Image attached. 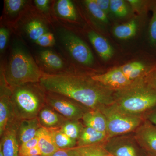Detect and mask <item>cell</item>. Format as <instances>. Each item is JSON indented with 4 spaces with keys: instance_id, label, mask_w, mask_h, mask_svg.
<instances>
[{
    "instance_id": "cell-28",
    "label": "cell",
    "mask_w": 156,
    "mask_h": 156,
    "mask_svg": "<svg viewBox=\"0 0 156 156\" xmlns=\"http://www.w3.org/2000/svg\"><path fill=\"white\" fill-rule=\"evenodd\" d=\"M110 11L119 17H126L128 14L126 2L123 0H110Z\"/></svg>"
},
{
    "instance_id": "cell-42",
    "label": "cell",
    "mask_w": 156,
    "mask_h": 156,
    "mask_svg": "<svg viewBox=\"0 0 156 156\" xmlns=\"http://www.w3.org/2000/svg\"><path fill=\"white\" fill-rule=\"evenodd\" d=\"M44 156L42 155H36V156Z\"/></svg>"
},
{
    "instance_id": "cell-7",
    "label": "cell",
    "mask_w": 156,
    "mask_h": 156,
    "mask_svg": "<svg viewBox=\"0 0 156 156\" xmlns=\"http://www.w3.org/2000/svg\"><path fill=\"white\" fill-rule=\"evenodd\" d=\"M104 147L112 156H147L135 137L125 135L108 138Z\"/></svg>"
},
{
    "instance_id": "cell-27",
    "label": "cell",
    "mask_w": 156,
    "mask_h": 156,
    "mask_svg": "<svg viewBox=\"0 0 156 156\" xmlns=\"http://www.w3.org/2000/svg\"><path fill=\"white\" fill-rule=\"evenodd\" d=\"M84 3L88 11L95 19L104 23H108L107 14L98 6L95 0H86Z\"/></svg>"
},
{
    "instance_id": "cell-2",
    "label": "cell",
    "mask_w": 156,
    "mask_h": 156,
    "mask_svg": "<svg viewBox=\"0 0 156 156\" xmlns=\"http://www.w3.org/2000/svg\"><path fill=\"white\" fill-rule=\"evenodd\" d=\"M114 103L131 114L144 117L156 108V90L143 80L114 93Z\"/></svg>"
},
{
    "instance_id": "cell-39",
    "label": "cell",
    "mask_w": 156,
    "mask_h": 156,
    "mask_svg": "<svg viewBox=\"0 0 156 156\" xmlns=\"http://www.w3.org/2000/svg\"><path fill=\"white\" fill-rule=\"evenodd\" d=\"M146 119L156 126V108L148 114Z\"/></svg>"
},
{
    "instance_id": "cell-6",
    "label": "cell",
    "mask_w": 156,
    "mask_h": 156,
    "mask_svg": "<svg viewBox=\"0 0 156 156\" xmlns=\"http://www.w3.org/2000/svg\"><path fill=\"white\" fill-rule=\"evenodd\" d=\"M46 92V104L66 119L80 121L84 114L89 110L67 96L54 92Z\"/></svg>"
},
{
    "instance_id": "cell-21",
    "label": "cell",
    "mask_w": 156,
    "mask_h": 156,
    "mask_svg": "<svg viewBox=\"0 0 156 156\" xmlns=\"http://www.w3.org/2000/svg\"><path fill=\"white\" fill-rule=\"evenodd\" d=\"M145 64L140 62L135 61L123 65L120 67L123 73L131 82L139 80L141 75L145 71Z\"/></svg>"
},
{
    "instance_id": "cell-35",
    "label": "cell",
    "mask_w": 156,
    "mask_h": 156,
    "mask_svg": "<svg viewBox=\"0 0 156 156\" xmlns=\"http://www.w3.org/2000/svg\"><path fill=\"white\" fill-rule=\"evenodd\" d=\"M40 155H42V154L38 146L19 152V156H34Z\"/></svg>"
},
{
    "instance_id": "cell-23",
    "label": "cell",
    "mask_w": 156,
    "mask_h": 156,
    "mask_svg": "<svg viewBox=\"0 0 156 156\" xmlns=\"http://www.w3.org/2000/svg\"><path fill=\"white\" fill-rule=\"evenodd\" d=\"M57 14L64 19L75 20L77 18L76 12L72 2L69 0H59L56 5Z\"/></svg>"
},
{
    "instance_id": "cell-3",
    "label": "cell",
    "mask_w": 156,
    "mask_h": 156,
    "mask_svg": "<svg viewBox=\"0 0 156 156\" xmlns=\"http://www.w3.org/2000/svg\"><path fill=\"white\" fill-rule=\"evenodd\" d=\"M46 93L39 83L26 84L11 89V101L15 117L20 120L37 118L46 105Z\"/></svg>"
},
{
    "instance_id": "cell-12",
    "label": "cell",
    "mask_w": 156,
    "mask_h": 156,
    "mask_svg": "<svg viewBox=\"0 0 156 156\" xmlns=\"http://www.w3.org/2000/svg\"><path fill=\"white\" fill-rule=\"evenodd\" d=\"M37 118L41 127L47 129L60 128L68 120L47 104L41 110Z\"/></svg>"
},
{
    "instance_id": "cell-18",
    "label": "cell",
    "mask_w": 156,
    "mask_h": 156,
    "mask_svg": "<svg viewBox=\"0 0 156 156\" xmlns=\"http://www.w3.org/2000/svg\"><path fill=\"white\" fill-rule=\"evenodd\" d=\"M37 136L38 138V146L42 155L52 156L58 150L49 129L41 127L38 131Z\"/></svg>"
},
{
    "instance_id": "cell-41",
    "label": "cell",
    "mask_w": 156,
    "mask_h": 156,
    "mask_svg": "<svg viewBox=\"0 0 156 156\" xmlns=\"http://www.w3.org/2000/svg\"><path fill=\"white\" fill-rule=\"evenodd\" d=\"M0 156H4V154H3V153L2 151V149L0 148Z\"/></svg>"
},
{
    "instance_id": "cell-10",
    "label": "cell",
    "mask_w": 156,
    "mask_h": 156,
    "mask_svg": "<svg viewBox=\"0 0 156 156\" xmlns=\"http://www.w3.org/2000/svg\"><path fill=\"white\" fill-rule=\"evenodd\" d=\"M91 77L104 87L115 91L124 89L133 83L125 75L120 67L102 74L91 76Z\"/></svg>"
},
{
    "instance_id": "cell-32",
    "label": "cell",
    "mask_w": 156,
    "mask_h": 156,
    "mask_svg": "<svg viewBox=\"0 0 156 156\" xmlns=\"http://www.w3.org/2000/svg\"><path fill=\"white\" fill-rule=\"evenodd\" d=\"M9 32L8 30L4 27L0 29V50L2 52L6 48L9 38Z\"/></svg>"
},
{
    "instance_id": "cell-11",
    "label": "cell",
    "mask_w": 156,
    "mask_h": 156,
    "mask_svg": "<svg viewBox=\"0 0 156 156\" xmlns=\"http://www.w3.org/2000/svg\"><path fill=\"white\" fill-rule=\"evenodd\" d=\"M20 119H16L7 126L1 137L0 148L5 156H19L20 145L17 138V125Z\"/></svg>"
},
{
    "instance_id": "cell-43",
    "label": "cell",
    "mask_w": 156,
    "mask_h": 156,
    "mask_svg": "<svg viewBox=\"0 0 156 156\" xmlns=\"http://www.w3.org/2000/svg\"><path fill=\"white\" fill-rule=\"evenodd\" d=\"M147 156H149V155H147Z\"/></svg>"
},
{
    "instance_id": "cell-4",
    "label": "cell",
    "mask_w": 156,
    "mask_h": 156,
    "mask_svg": "<svg viewBox=\"0 0 156 156\" xmlns=\"http://www.w3.org/2000/svg\"><path fill=\"white\" fill-rule=\"evenodd\" d=\"M44 73L31 56L23 50H14L4 76L11 89L28 83H40Z\"/></svg>"
},
{
    "instance_id": "cell-29",
    "label": "cell",
    "mask_w": 156,
    "mask_h": 156,
    "mask_svg": "<svg viewBox=\"0 0 156 156\" xmlns=\"http://www.w3.org/2000/svg\"><path fill=\"white\" fill-rule=\"evenodd\" d=\"M5 9L7 14L10 15L15 14L23 9L26 3L23 0H6Z\"/></svg>"
},
{
    "instance_id": "cell-15",
    "label": "cell",
    "mask_w": 156,
    "mask_h": 156,
    "mask_svg": "<svg viewBox=\"0 0 156 156\" xmlns=\"http://www.w3.org/2000/svg\"><path fill=\"white\" fill-rule=\"evenodd\" d=\"M108 139V135L106 133L98 131L90 127L84 126L77 141V146L103 144Z\"/></svg>"
},
{
    "instance_id": "cell-25",
    "label": "cell",
    "mask_w": 156,
    "mask_h": 156,
    "mask_svg": "<svg viewBox=\"0 0 156 156\" xmlns=\"http://www.w3.org/2000/svg\"><path fill=\"white\" fill-rule=\"evenodd\" d=\"M77 147V156H112L104 147L103 144Z\"/></svg>"
},
{
    "instance_id": "cell-1",
    "label": "cell",
    "mask_w": 156,
    "mask_h": 156,
    "mask_svg": "<svg viewBox=\"0 0 156 156\" xmlns=\"http://www.w3.org/2000/svg\"><path fill=\"white\" fill-rule=\"evenodd\" d=\"M39 83L47 92L67 96L89 109H100L115 102L113 90L94 80L91 76L44 73Z\"/></svg>"
},
{
    "instance_id": "cell-24",
    "label": "cell",
    "mask_w": 156,
    "mask_h": 156,
    "mask_svg": "<svg viewBox=\"0 0 156 156\" xmlns=\"http://www.w3.org/2000/svg\"><path fill=\"white\" fill-rule=\"evenodd\" d=\"M84 126L80 121L68 120L60 128L68 136L77 141Z\"/></svg>"
},
{
    "instance_id": "cell-26",
    "label": "cell",
    "mask_w": 156,
    "mask_h": 156,
    "mask_svg": "<svg viewBox=\"0 0 156 156\" xmlns=\"http://www.w3.org/2000/svg\"><path fill=\"white\" fill-rule=\"evenodd\" d=\"M27 33L31 40L35 42L40 37L47 32L44 25L38 20H32L26 27Z\"/></svg>"
},
{
    "instance_id": "cell-33",
    "label": "cell",
    "mask_w": 156,
    "mask_h": 156,
    "mask_svg": "<svg viewBox=\"0 0 156 156\" xmlns=\"http://www.w3.org/2000/svg\"><path fill=\"white\" fill-rule=\"evenodd\" d=\"M78 147L72 148L58 149L52 156H77Z\"/></svg>"
},
{
    "instance_id": "cell-8",
    "label": "cell",
    "mask_w": 156,
    "mask_h": 156,
    "mask_svg": "<svg viewBox=\"0 0 156 156\" xmlns=\"http://www.w3.org/2000/svg\"><path fill=\"white\" fill-rule=\"evenodd\" d=\"M63 44L71 57L83 65L90 66L94 62V57L90 48L79 37L72 33L63 37Z\"/></svg>"
},
{
    "instance_id": "cell-5",
    "label": "cell",
    "mask_w": 156,
    "mask_h": 156,
    "mask_svg": "<svg viewBox=\"0 0 156 156\" xmlns=\"http://www.w3.org/2000/svg\"><path fill=\"white\" fill-rule=\"evenodd\" d=\"M100 110L106 118L108 138L134 132L145 119L125 112L114 103Z\"/></svg>"
},
{
    "instance_id": "cell-14",
    "label": "cell",
    "mask_w": 156,
    "mask_h": 156,
    "mask_svg": "<svg viewBox=\"0 0 156 156\" xmlns=\"http://www.w3.org/2000/svg\"><path fill=\"white\" fill-rule=\"evenodd\" d=\"M11 93H1L0 96V137L5 133L8 125L16 119L11 102Z\"/></svg>"
},
{
    "instance_id": "cell-17",
    "label": "cell",
    "mask_w": 156,
    "mask_h": 156,
    "mask_svg": "<svg viewBox=\"0 0 156 156\" xmlns=\"http://www.w3.org/2000/svg\"><path fill=\"white\" fill-rule=\"evenodd\" d=\"M82 120L84 126L107 134L106 118L100 109L89 110L84 114Z\"/></svg>"
},
{
    "instance_id": "cell-34",
    "label": "cell",
    "mask_w": 156,
    "mask_h": 156,
    "mask_svg": "<svg viewBox=\"0 0 156 156\" xmlns=\"http://www.w3.org/2000/svg\"><path fill=\"white\" fill-rule=\"evenodd\" d=\"M38 138L36 136L32 139L23 144L20 146L19 151L26 150L38 146Z\"/></svg>"
},
{
    "instance_id": "cell-38",
    "label": "cell",
    "mask_w": 156,
    "mask_h": 156,
    "mask_svg": "<svg viewBox=\"0 0 156 156\" xmlns=\"http://www.w3.org/2000/svg\"><path fill=\"white\" fill-rule=\"evenodd\" d=\"M34 3L36 5L41 11H46L49 9L50 1L49 0H35Z\"/></svg>"
},
{
    "instance_id": "cell-31",
    "label": "cell",
    "mask_w": 156,
    "mask_h": 156,
    "mask_svg": "<svg viewBox=\"0 0 156 156\" xmlns=\"http://www.w3.org/2000/svg\"><path fill=\"white\" fill-rule=\"evenodd\" d=\"M35 43L37 44L44 48L52 47L55 44L54 35L52 33L47 32L40 37Z\"/></svg>"
},
{
    "instance_id": "cell-30",
    "label": "cell",
    "mask_w": 156,
    "mask_h": 156,
    "mask_svg": "<svg viewBox=\"0 0 156 156\" xmlns=\"http://www.w3.org/2000/svg\"><path fill=\"white\" fill-rule=\"evenodd\" d=\"M153 15L149 27V39L151 44L156 48V2L153 5Z\"/></svg>"
},
{
    "instance_id": "cell-37",
    "label": "cell",
    "mask_w": 156,
    "mask_h": 156,
    "mask_svg": "<svg viewBox=\"0 0 156 156\" xmlns=\"http://www.w3.org/2000/svg\"><path fill=\"white\" fill-rule=\"evenodd\" d=\"M145 82L150 87L156 90V69L150 73Z\"/></svg>"
},
{
    "instance_id": "cell-9",
    "label": "cell",
    "mask_w": 156,
    "mask_h": 156,
    "mask_svg": "<svg viewBox=\"0 0 156 156\" xmlns=\"http://www.w3.org/2000/svg\"><path fill=\"white\" fill-rule=\"evenodd\" d=\"M134 137L147 155L156 156V126L146 119L134 131Z\"/></svg>"
},
{
    "instance_id": "cell-13",
    "label": "cell",
    "mask_w": 156,
    "mask_h": 156,
    "mask_svg": "<svg viewBox=\"0 0 156 156\" xmlns=\"http://www.w3.org/2000/svg\"><path fill=\"white\" fill-rule=\"evenodd\" d=\"M41 128V126L37 118L20 120L17 130V138L20 146L35 137L38 131Z\"/></svg>"
},
{
    "instance_id": "cell-19",
    "label": "cell",
    "mask_w": 156,
    "mask_h": 156,
    "mask_svg": "<svg viewBox=\"0 0 156 156\" xmlns=\"http://www.w3.org/2000/svg\"><path fill=\"white\" fill-rule=\"evenodd\" d=\"M40 59L43 65L51 70H61L64 67V63L62 59L51 50H46L41 52Z\"/></svg>"
},
{
    "instance_id": "cell-22",
    "label": "cell",
    "mask_w": 156,
    "mask_h": 156,
    "mask_svg": "<svg viewBox=\"0 0 156 156\" xmlns=\"http://www.w3.org/2000/svg\"><path fill=\"white\" fill-rule=\"evenodd\" d=\"M137 27L136 20H132L127 23L115 27L113 29L114 35L120 40L130 39L136 35Z\"/></svg>"
},
{
    "instance_id": "cell-36",
    "label": "cell",
    "mask_w": 156,
    "mask_h": 156,
    "mask_svg": "<svg viewBox=\"0 0 156 156\" xmlns=\"http://www.w3.org/2000/svg\"><path fill=\"white\" fill-rule=\"evenodd\" d=\"M95 2L101 10L106 14L110 11V0H95Z\"/></svg>"
},
{
    "instance_id": "cell-20",
    "label": "cell",
    "mask_w": 156,
    "mask_h": 156,
    "mask_svg": "<svg viewBox=\"0 0 156 156\" xmlns=\"http://www.w3.org/2000/svg\"><path fill=\"white\" fill-rule=\"evenodd\" d=\"M48 129L50 130L54 143L58 149L72 148L77 147L76 140L68 136L60 128Z\"/></svg>"
},
{
    "instance_id": "cell-16",
    "label": "cell",
    "mask_w": 156,
    "mask_h": 156,
    "mask_svg": "<svg viewBox=\"0 0 156 156\" xmlns=\"http://www.w3.org/2000/svg\"><path fill=\"white\" fill-rule=\"evenodd\" d=\"M89 41L99 56L105 61H108L113 56V48L106 39L94 31L88 34Z\"/></svg>"
},
{
    "instance_id": "cell-40",
    "label": "cell",
    "mask_w": 156,
    "mask_h": 156,
    "mask_svg": "<svg viewBox=\"0 0 156 156\" xmlns=\"http://www.w3.org/2000/svg\"><path fill=\"white\" fill-rule=\"evenodd\" d=\"M128 2L132 6V8L134 9H138L142 5L143 2L137 0H129L128 1Z\"/></svg>"
}]
</instances>
